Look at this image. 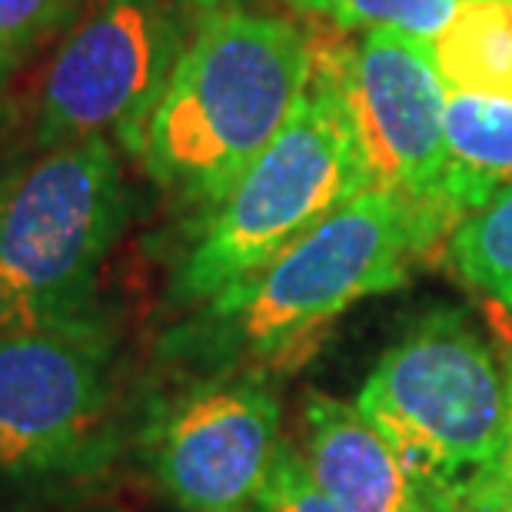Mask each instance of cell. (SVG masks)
<instances>
[{"instance_id": "6da1fadb", "label": "cell", "mask_w": 512, "mask_h": 512, "mask_svg": "<svg viewBox=\"0 0 512 512\" xmlns=\"http://www.w3.org/2000/svg\"><path fill=\"white\" fill-rule=\"evenodd\" d=\"M453 227L449 213L399 190H363L256 273L200 303L167 336V356L266 380L300 370L350 306L409 283Z\"/></svg>"}, {"instance_id": "7a4b0ae2", "label": "cell", "mask_w": 512, "mask_h": 512, "mask_svg": "<svg viewBox=\"0 0 512 512\" xmlns=\"http://www.w3.org/2000/svg\"><path fill=\"white\" fill-rule=\"evenodd\" d=\"M313 44L290 17L203 7L143 130L137 157L150 180L210 210L293 114Z\"/></svg>"}, {"instance_id": "3957f363", "label": "cell", "mask_w": 512, "mask_h": 512, "mask_svg": "<svg viewBox=\"0 0 512 512\" xmlns=\"http://www.w3.org/2000/svg\"><path fill=\"white\" fill-rule=\"evenodd\" d=\"M356 409L426 512H512L506 380L463 310L439 306L409 326L373 366Z\"/></svg>"}, {"instance_id": "277c9868", "label": "cell", "mask_w": 512, "mask_h": 512, "mask_svg": "<svg viewBox=\"0 0 512 512\" xmlns=\"http://www.w3.org/2000/svg\"><path fill=\"white\" fill-rule=\"evenodd\" d=\"M340 44L316 34L313 70L293 114L240 180L200 213L173 276L177 300H213L373 187L346 104Z\"/></svg>"}, {"instance_id": "5b68a950", "label": "cell", "mask_w": 512, "mask_h": 512, "mask_svg": "<svg viewBox=\"0 0 512 512\" xmlns=\"http://www.w3.org/2000/svg\"><path fill=\"white\" fill-rule=\"evenodd\" d=\"M127 223L110 137L50 147L0 180V336L90 313V293Z\"/></svg>"}, {"instance_id": "8992f818", "label": "cell", "mask_w": 512, "mask_h": 512, "mask_svg": "<svg viewBox=\"0 0 512 512\" xmlns=\"http://www.w3.org/2000/svg\"><path fill=\"white\" fill-rule=\"evenodd\" d=\"M207 0H100L50 64L37 140L114 137L130 153L187 47L190 20Z\"/></svg>"}, {"instance_id": "52a82bcc", "label": "cell", "mask_w": 512, "mask_h": 512, "mask_svg": "<svg viewBox=\"0 0 512 512\" xmlns=\"http://www.w3.org/2000/svg\"><path fill=\"white\" fill-rule=\"evenodd\" d=\"M110 360L114 340L94 310L0 336V476L87 463L110 409Z\"/></svg>"}, {"instance_id": "ba28073f", "label": "cell", "mask_w": 512, "mask_h": 512, "mask_svg": "<svg viewBox=\"0 0 512 512\" xmlns=\"http://www.w3.org/2000/svg\"><path fill=\"white\" fill-rule=\"evenodd\" d=\"M280 446V399L256 373L203 376L147 426L153 476L183 512H250Z\"/></svg>"}, {"instance_id": "9c48e42d", "label": "cell", "mask_w": 512, "mask_h": 512, "mask_svg": "<svg viewBox=\"0 0 512 512\" xmlns=\"http://www.w3.org/2000/svg\"><path fill=\"white\" fill-rule=\"evenodd\" d=\"M340 74L373 187L399 190L463 220L449 203L446 100L426 40L366 30L340 44Z\"/></svg>"}, {"instance_id": "30bf717a", "label": "cell", "mask_w": 512, "mask_h": 512, "mask_svg": "<svg viewBox=\"0 0 512 512\" xmlns=\"http://www.w3.org/2000/svg\"><path fill=\"white\" fill-rule=\"evenodd\" d=\"M300 456L343 512H426L389 443L343 399L306 396Z\"/></svg>"}, {"instance_id": "8fae6325", "label": "cell", "mask_w": 512, "mask_h": 512, "mask_svg": "<svg viewBox=\"0 0 512 512\" xmlns=\"http://www.w3.org/2000/svg\"><path fill=\"white\" fill-rule=\"evenodd\" d=\"M446 143V193L453 210L466 217L512 180V97L449 90Z\"/></svg>"}, {"instance_id": "7c38bea8", "label": "cell", "mask_w": 512, "mask_h": 512, "mask_svg": "<svg viewBox=\"0 0 512 512\" xmlns=\"http://www.w3.org/2000/svg\"><path fill=\"white\" fill-rule=\"evenodd\" d=\"M429 54L449 90L512 97V0H463Z\"/></svg>"}, {"instance_id": "4fadbf2b", "label": "cell", "mask_w": 512, "mask_h": 512, "mask_svg": "<svg viewBox=\"0 0 512 512\" xmlns=\"http://www.w3.org/2000/svg\"><path fill=\"white\" fill-rule=\"evenodd\" d=\"M446 253L469 286L512 316V180L456 223Z\"/></svg>"}, {"instance_id": "5bb4252c", "label": "cell", "mask_w": 512, "mask_h": 512, "mask_svg": "<svg viewBox=\"0 0 512 512\" xmlns=\"http://www.w3.org/2000/svg\"><path fill=\"white\" fill-rule=\"evenodd\" d=\"M310 17L330 20L340 30H393L416 40H433L463 0H286Z\"/></svg>"}, {"instance_id": "9a60e30c", "label": "cell", "mask_w": 512, "mask_h": 512, "mask_svg": "<svg viewBox=\"0 0 512 512\" xmlns=\"http://www.w3.org/2000/svg\"><path fill=\"white\" fill-rule=\"evenodd\" d=\"M250 512H343V509L316 486L300 449L283 439L280 453H276L270 473H266V483Z\"/></svg>"}, {"instance_id": "2e32d148", "label": "cell", "mask_w": 512, "mask_h": 512, "mask_svg": "<svg viewBox=\"0 0 512 512\" xmlns=\"http://www.w3.org/2000/svg\"><path fill=\"white\" fill-rule=\"evenodd\" d=\"M77 0H0V80L30 47L74 14Z\"/></svg>"}, {"instance_id": "e0dca14e", "label": "cell", "mask_w": 512, "mask_h": 512, "mask_svg": "<svg viewBox=\"0 0 512 512\" xmlns=\"http://www.w3.org/2000/svg\"><path fill=\"white\" fill-rule=\"evenodd\" d=\"M506 403H509V449H512V356H509V373H506Z\"/></svg>"}]
</instances>
